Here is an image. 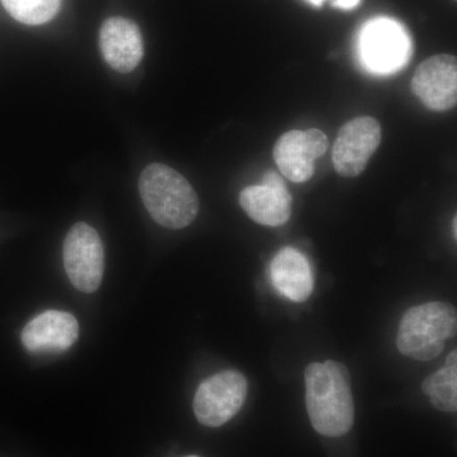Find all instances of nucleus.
Here are the masks:
<instances>
[{"instance_id": "f257e3e1", "label": "nucleus", "mask_w": 457, "mask_h": 457, "mask_svg": "<svg viewBox=\"0 0 457 457\" xmlns=\"http://www.w3.org/2000/svg\"><path fill=\"white\" fill-rule=\"evenodd\" d=\"M306 409L315 431L326 437H341L354 420L351 376L337 361L314 362L306 368Z\"/></svg>"}, {"instance_id": "f03ea898", "label": "nucleus", "mask_w": 457, "mask_h": 457, "mask_svg": "<svg viewBox=\"0 0 457 457\" xmlns=\"http://www.w3.org/2000/svg\"><path fill=\"white\" fill-rule=\"evenodd\" d=\"M139 191L150 216L167 228H183L197 218L198 197L187 179L168 165L154 163L144 170Z\"/></svg>"}, {"instance_id": "7ed1b4c3", "label": "nucleus", "mask_w": 457, "mask_h": 457, "mask_svg": "<svg viewBox=\"0 0 457 457\" xmlns=\"http://www.w3.org/2000/svg\"><path fill=\"white\" fill-rule=\"evenodd\" d=\"M457 330L456 309L447 303H427L409 309L400 321L396 345L409 359L432 361L440 356Z\"/></svg>"}, {"instance_id": "20e7f679", "label": "nucleus", "mask_w": 457, "mask_h": 457, "mask_svg": "<svg viewBox=\"0 0 457 457\" xmlns=\"http://www.w3.org/2000/svg\"><path fill=\"white\" fill-rule=\"evenodd\" d=\"M360 55L363 65L372 73L392 74L411 59V38L400 23L389 18H378L361 32Z\"/></svg>"}, {"instance_id": "39448f33", "label": "nucleus", "mask_w": 457, "mask_h": 457, "mask_svg": "<svg viewBox=\"0 0 457 457\" xmlns=\"http://www.w3.org/2000/svg\"><path fill=\"white\" fill-rule=\"evenodd\" d=\"M248 381L237 370H225L204 380L194 399L198 422L206 427H220L236 417L245 404Z\"/></svg>"}, {"instance_id": "423d86ee", "label": "nucleus", "mask_w": 457, "mask_h": 457, "mask_svg": "<svg viewBox=\"0 0 457 457\" xmlns=\"http://www.w3.org/2000/svg\"><path fill=\"white\" fill-rule=\"evenodd\" d=\"M64 267L75 288L93 294L101 286L104 272V251L97 231L78 222L65 237Z\"/></svg>"}, {"instance_id": "0eeeda50", "label": "nucleus", "mask_w": 457, "mask_h": 457, "mask_svg": "<svg viewBox=\"0 0 457 457\" xmlns=\"http://www.w3.org/2000/svg\"><path fill=\"white\" fill-rule=\"evenodd\" d=\"M381 137L380 123L374 117H356L345 123L332 150L337 173L347 179L360 176L380 146Z\"/></svg>"}, {"instance_id": "6e6552de", "label": "nucleus", "mask_w": 457, "mask_h": 457, "mask_svg": "<svg viewBox=\"0 0 457 457\" xmlns=\"http://www.w3.org/2000/svg\"><path fill=\"white\" fill-rule=\"evenodd\" d=\"M329 141L318 129L287 131L273 147V158L282 176L303 183L314 176L315 161L328 152Z\"/></svg>"}, {"instance_id": "1a4fd4ad", "label": "nucleus", "mask_w": 457, "mask_h": 457, "mask_svg": "<svg viewBox=\"0 0 457 457\" xmlns=\"http://www.w3.org/2000/svg\"><path fill=\"white\" fill-rule=\"evenodd\" d=\"M411 90L428 110L445 112L457 104V62L449 54H440L418 66Z\"/></svg>"}, {"instance_id": "9d476101", "label": "nucleus", "mask_w": 457, "mask_h": 457, "mask_svg": "<svg viewBox=\"0 0 457 457\" xmlns=\"http://www.w3.org/2000/svg\"><path fill=\"white\" fill-rule=\"evenodd\" d=\"M291 198L287 186L276 171H267L261 185L243 189L239 203L246 215L264 227H282L291 218Z\"/></svg>"}, {"instance_id": "9b49d317", "label": "nucleus", "mask_w": 457, "mask_h": 457, "mask_svg": "<svg viewBox=\"0 0 457 457\" xmlns=\"http://www.w3.org/2000/svg\"><path fill=\"white\" fill-rule=\"evenodd\" d=\"M102 56L114 71L130 73L144 56L143 35L139 26L128 18H108L99 32Z\"/></svg>"}, {"instance_id": "f8f14e48", "label": "nucleus", "mask_w": 457, "mask_h": 457, "mask_svg": "<svg viewBox=\"0 0 457 457\" xmlns=\"http://www.w3.org/2000/svg\"><path fill=\"white\" fill-rule=\"evenodd\" d=\"M79 324L74 315L59 311L42 312L22 332L23 345L31 352H64L77 342Z\"/></svg>"}, {"instance_id": "ddd939ff", "label": "nucleus", "mask_w": 457, "mask_h": 457, "mask_svg": "<svg viewBox=\"0 0 457 457\" xmlns=\"http://www.w3.org/2000/svg\"><path fill=\"white\" fill-rule=\"evenodd\" d=\"M270 278L276 290L295 303L306 302L314 287L308 258L293 246H285L275 255L270 262Z\"/></svg>"}, {"instance_id": "4468645a", "label": "nucleus", "mask_w": 457, "mask_h": 457, "mask_svg": "<svg viewBox=\"0 0 457 457\" xmlns=\"http://www.w3.org/2000/svg\"><path fill=\"white\" fill-rule=\"evenodd\" d=\"M456 354V351H453L447 357L446 366L423 381V392L431 399L433 407L442 411H456L457 409Z\"/></svg>"}, {"instance_id": "2eb2a0df", "label": "nucleus", "mask_w": 457, "mask_h": 457, "mask_svg": "<svg viewBox=\"0 0 457 457\" xmlns=\"http://www.w3.org/2000/svg\"><path fill=\"white\" fill-rule=\"evenodd\" d=\"M9 14L29 26L44 25L56 16L62 0H2Z\"/></svg>"}, {"instance_id": "dca6fc26", "label": "nucleus", "mask_w": 457, "mask_h": 457, "mask_svg": "<svg viewBox=\"0 0 457 457\" xmlns=\"http://www.w3.org/2000/svg\"><path fill=\"white\" fill-rule=\"evenodd\" d=\"M312 4L320 7L326 0H309ZM333 7L345 9V11H350V9L356 8L360 4L361 0H330Z\"/></svg>"}, {"instance_id": "f3484780", "label": "nucleus", "mask_w": 457, "mask_h": 457, "mask_svg": "<svg viewBox=\"0 0 457 457\" xmlns=\"http://www.w3.org/2000/svg\"><path fill=\"white\" fill-rule=\"evenodd\" d=\"M453 237H455V239H456V237H457V228H457V221H456V216H455V218H453Z\"/></svg>"}, {"instance_id": "a211bd4d", "label": "nucleus", "mask_w": 457, "mask_h": 457, "mask_svg": "<svg viewBox=\"0 0 457 457\" xmlns=\"http://www.w3.org/2000/svg\"><path fill=\"white\" fill-rule=\"evenodd\" d=\"M186 457H198V456H186Z\"/></svg>"}]
</instances>
